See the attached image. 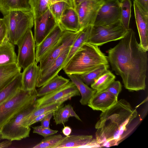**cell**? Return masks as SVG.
I'll return each mask as SVG.
<instances>
[{
  "mask_svg": "<svg viewBox=\"0 0 148 148\" xmlns=\"http://www.w3.org/2000/svg\"><path fill=\"white\" fill-rule=\"evenodd\" d=\"M121 40L108 51V62L115 73L121 77L126 89L145 90L148 69L147 51L138 43L131 28Z\"/></svg>",
  "mask_w": 148,
  "mask_h": 148,
  "instance_id": "1",
  "label": "cell"
},
{
  "mask_svg": "<svg viewBox=\"0 0 148 148\" xmlns=\"http://www.w3.org/2000/svg\"><path fill=\"white\" fill-rule=\"evenodd\" d=\"M136 110L124 99L102 112L95 127V138L101 147L118 145L140 122Z\"/></svg>",
  "mask_w": 148,
  "mask_h": 148,
  "instance_id": "2",
  "label": "cell"
},
{
  "mask_svg": "<svg viewBox=\"0 0 148 148\" xmlns=\"http://www.w3.org/2000/svg\"><path fill=\"white\" fill-rule=\"evenodd\" d=\"M107 57L98 46L86 43L74 54L63 69L67 75L88 72L103 64H108Z\"/></svg>",
  "mask_w": 148,
  "mask_h": 148,
  "instance_id": "3",
  "label": "cell"
},
{
  "mask_svg": "<svg viewBox=\"0 0 148 148\" xmlns=\"http://www.w3.org/2000/svg\"><path fill=\"white\" fill-rule=\"evenodd\" d=\"M3 17L7 23L9 39L14 45H18L34 25V19L32 11H12Z\"/></svg>",
  "mask_w": 148,
  "mask_h": 148,
  "instance_id": "4",
  "label": "cell"
},
{
  "mask_svg": "<svg viewBox=\"0 0 148 148\" xmlns=\"http://www.w3.org/2000/svg\"><path fill=\"white\" fill-rule=\"evenodd\" d=\"M36 108V101L15 114L0 129L3 139L19 140L29 137L31 128L23 122Z\"/></svg>",
  "mask_w": 148,
  "mask_h": 148,
  "instance_id": "5",
  "label": "cell"
},
{
  "mask_svg": "<svg viewBox=\"0 0 148 148\" xmlns=\"http://www.w3.org/2000/svg\"><path fill=\"white\" fill-rule=\"evenodd\" d=\"M37 91H29L22 89L0 104V129L15 114L34 103L37 99Z\"/></svg>",
  "mask_w": 148,
  "mask_h": 148,
  "instance_id": "6",
  "label": "cell"
},
{
  "mask_svg": "<svg viewBox=\"0 0 148 148\" xmlns=\"http://www.w3.org/2000/svg\"><path fill=\"white\" fill-rule=\"evenodd\" d=\"M127 31L120 20L107 25H93L86 43L101 46L110 42L121 40Z\"/></svg>",
  "mask_w": 148,
  "mask_h": 148,
  "instance_id": "7",
  "label": "cell"
},
{
  "mask_svg": "<svg viewBox=\"0 0 148 148\" xmlns=\"http://www.w3.org/2000/svg\"><path fill=\"white\" fill-rule=\"evenodd\" d=\"M79 31L74 32L64 30L58 42L40 60L38 65L40 71L47 68L63 51L70 48Z\"/></svg>",
  "mask_w": 148,
  "mask_h": 148,
  "instance_id": "8",
  "label": "cell"
},
{
  "mask_svg": "<svg viewBox=\"0 0 148 148\" xmlns=\"http://www.w3.org/2000/svg\"><path fill=\"white\" fill-rule=\"evenodd\" d=\"M17 45V64L24 70L36 62V43L31 29L27 31Z\"/></svg>",
  "mask_w": 148,
  "mask_h": 148,
  "instance_id": "9",
  "label": "cell"
},
{
  "mask_svg": "<svg viewBox=\"0 0 148 148\" xmlns=\"http://www.w3.org/2000/svg\"><path fill=\"white\" fill-rule=\"evenodd\" d=\"M105 0H87L74 8L79 17L80 29L93 25L98 11Z\"/></svg>",
  "mask_w": 148,
  "mask_h": 148,
  "instance_id": "10",
  "label": "cell"
},
{
  "mask_svg": "<svg viewBox=\"0 0 148 148\" xmlns=\"http://www.w3.org/2000/svg\"><path fill=\"white\" fill-rule=\"evenodd\" d=\"M121 13L119 0H106L99 9L93 25H104L115 23L120 20Z\"/></svg>",
  "mask_w": 148,
  "mask_h": 148,
  "instance_id": "11",
  "label": "cell"
},
{
  "mask_svg": "<svg viewBox=\"0 0 148 148\" xmlns=\"http://www.w3.org/2000/svg\"><path fill=\"white\" fill-rule=\"evenodd\" d=\"M34 19V38L36 46L58 24L49 9L42 14Z\"/></svg>",
  "mask_w": 148,
  "mask_h": 148,
  "instance_id": "12",
  "label": "cell"
},
{
  "mask_svg": "<svg viewBox=\"0 0 148 148\" xmlns=\"http://www.w3.org/2000/svg\"><path fill=\"white\" fill-rule=\"evenodd\" d=\"M80 93L75 84L71 81L55 91L37 99L36 108L60 100L70 96H79Z\"/></svg>",
  "mask_w": 148,
  "mask_h": 148,
  "instance_id": "13",
  "label": "cell"
},
{
  "mask_svg": "<svg viewBox=\"0 0 148 148\" xmlns=\"http://www.w3.org/2000/svg\"><path fill=\"white\" fill-rule=\"evenodd\" d=\"M101 147L92 135H71L63 137L53 148Z\"/></svg>",
  "mask_w": 148,
  "mask_h": 148,
  "instance_id": "14",
  "label": "cell"
},
{
  "mask_svg": "<svg viewBox=\"0 0 148 148\" xmlns=\"http://www.w3.org/2000/svg\"><path fill=\"white\" fill-rule=\"evenodd\" d=\"M134 7L136 23L140 39V44L145 51L148 50V12L135 1Z\"/></svg>",
  "mask_w": 148,
  "mask_h": 148,
  "instance_id": "15",
  "label": "cell"
},
{
  "mask_svg": "<svg viewBox=\"0 0 148 148\" xmlns=\"http://www.w3.org/2000/svg\"><path fill=\"white\" fill-rule=\"evenodd\" d=\"M70 48L63 51L47 68L40 71L36 87L40 88L57 74L63 68V64Z\"/></svg>",
  "mask_w": 148,
  "mask_h": 148,
  "instance_id": "16",
  "label": "cell"
},
{
  "mask_svg": "<svg viewBox=\"0 0 148 148\" xmlns=\"http://www.w3.org/2000/svg\"><path fill=\"white\" fill-rule=\"evenodd\" d=\"M64 30L57 25L40 43L36 46V62H39L42 57L58 42Z\"/></svg>",
  "mask_w": 148,
  "mask_h": 148,
  "instance_id": "17",
  "label": "cell"
},
{
  "mask_svg": "<svg viewBox=\"0 0 148 148\" xmlns=\"http://www.w3.org/2000/svg\"><path fill=\"white\" fill-rule=\"evenodd\" d=\"M118 97L106 90L96 92L87 104L93 110L104 112L114 105L118 101Z\"/></svg>",
  "mask_w": 148,
  "mask_h": 148,
  "instance_id": "18",
  "label": "cell"
},
{
  "mask_svg": "<svg viewBox=\"0 0 148 148\" xmlns=\"http://www.w3.org/2000/svg\"><path fill=\"white\" fill-rule=\"evenodd\" d=\"M40 69L36 62L24 69L22 73V89L26 91H37L36 85Z\"/></svg>",
  "mask_w": 148,
  "mask_h": 148,
  "instance_id": "19",
  "label": "cell"
},
{
  "mask_svg": "<svg viewBox=\"0 0 148 148\" xmlns=\"http://www.w3.org/2000/svg\"><path fill=\"white\" fill-rule=\"evenodd\" d=\"M58 25L64 30L77 32L81 30L78 15L73 7L66 9Z\"/></svg>",
  "mask_w": 148,
  "mask_h": 148,
  "instance_id": "20",
  "label": "cell"
},
{
  "mask_svg": "<svg viewBox=\"0 0 148 148\" xmlns=\"http://www.w3.org/2000/svg\"><path fill=\"white\" fill-rule=\"evenodd\" d=\"M17 61L15 45L10 42L7 36L0 44V65L17 63Z\"/></svg>",
  "mask_w": 148,
  "mask_h": 148,
  "instance_id": "21",
  "label": "cell"
},
{
  "mask_svg": "<svg viewBox=\"0 0 148 148\" xmlns=\"http://www.w3.org/2000/svg\"><path fill=\"white\" fill-rule=\"evenodd\" d=\"M21 70L17 63L0 65V91L21 73Z\"/></svg>",
  "mask_w": 148,
  "mask_h": 148,
  "instance_id": "22",
  "label": "cell"
},
{
  "mask_svg": "<svg viewBox=\"0 0 148 148\" xmlns=\"http://www.w3.org/2000/svg\"><path fill=\"white\" fill-rule=\"evenodd\" d=\"M32 11L29 0H0V12L3 15L13 11Z\"/></svg>",
  "mask_w": 148,
  "mask_h": 148,
  "instance_id": "23",
  "label": "cell"
},
{
  "mask_svg": "<svg viewBox=\"0 0 148 148\" xmlns=\"http://www.w3.org/2000/svg\"><path fill=\"white\" fill-rule=\"evenodd\" d=\"M67 75L76 87L81 95L79 101L81 104L83 105H87L90 99L96 91L84 83L78 75L71 74Z\"/></svg>",
  "mask_w": 148,
  "mask_h": 148,
  "instance_id": "24",
  "label": "cell"
},
{
  "mask_svg": "<svg viewBox=\"0 0 148 148\" xmlns=\"http://www.w3.org/2000/svg\"><path fill=\"white\" fill-rule=\"evenodd\" d=\"M70 81V79L57 75L37 90L38 97L51 93Z\"/></svg>",
  "mask_w": 148,
  "mask_h": 148,
  "instance_id": "25",
  "label": "cell"
},
{
  "mask_svg": "<svg viewBox=\"0 0 148 148\" xmlns=\"http://www.w3.org/2000/svg\"><path fill=\"white\" fill-rule=\"evenodd\" d=\"M53 119L56 125L62 124L64 126L66 123L69 121L70 117H74L80 121H82L74 110L71 105L70 104L64 106L62 104L53 113Z\"/></svg>",
  "mask_w": 148,
  "mask_h": 148,
  "instance_id": "26",
  "label": "cell"
},
{
  "mask_svg": "<svg viewBox=\"0 0 148 148\" xmlns=\"http://www.w3.org/2000/svg\"><path fill=\"white\" fill-rule=\"evenodd\" d=\"M73 97V96H70L57 102L36 108L24 120L23 125L25 127L28 126L29 123L37 116L49 111L55 110L65 101L71 99Z\"/></svg>",
  "mask_w": 148,
  "mask_h": 148,
  "instance_id": "27",
  "label": "cell"
},
{
  "mask_svg": "<svg viewBox=\"0 0 148 148\" xmlns=\"http://www.w3.org/2000/svg\"><path fill=\"white\" fill-rule=\"evenodd\" d=\"M92 25L87 26L80 30L77 37L74 40L69 51L65 61L63 67L74 54L86 43L90 34Z\"/></svg>",
  "mask_w": 148,
  "mask_h": 148,
  "instance_id": "28",
  "label": "cell"
},
{
  "mask_svg": "<svg viewBox=\"0 0 148 148\" xmlns=\"http://www.w3.org/2000/svg\"><path fill=\"white\" fill-rule=\"evenodd\" d=\"M22 73L21 72L0 91V104L22 89Z\"/></svg>",
  "mask_w": 148,
  "mask_h": 148,
  "instance_id": "29",
  "label": "cell"
},
{
  "mask_svg": "<svg viewBox=\"0 0 148 148\" xmlns=\"http://www.w3.org/2000/svg\"><path fill=\"white\" fill-rule=\"evenodd\" d=\"M115 76L108 70L95 80L91 85V87L96 92L106 90L115 81Z\"/></svg>",
  "mask_w": 148,
  "mask_h": 148,
  "instance_id": "30",
  "label": "cell"
},
{
  "mask_svg": "<svg viewBox=\"0 0 148 148\" xmlns=\"http://www.w3.org/2000/svg\"><path fill=\"white\" fill-rule=\"evenodd\" d=\"M109 66L108 64L102 65L88 72L78 75L86 85H91L95 80L108 70Z\"/></svg>",
  "mask_w": 148,
  "mask_h": 148,
  "instance_id": "31",
  "label": "cell"
},
{
  "mask_svg": "<svg viewBox=\"0 0 148 148\" xmlns=\"http://www.w3.org/2000/svg\"><path fill=\"white\" fill-rule=\"evenodd\" d=\"M121 8L120 21L124 28L128 30L131 17V8L132 6L130 0H121L120 1Z\"/></svg>",
  "mask_w": 148,
  "mask_h": 148,
  "instance_id": "32",
  "label": "cell"
},
{
  "mask_svg": "<svg viewBox=\"0 0 148 148\" xmlns=\"http://www.w3.org/2000/svg\"><path fill=\"white\" fill-rule=\"evenodd\" d=\"M34 18L45 12L49 6V0H29Z\"/></svg>",
  "mask_w": 148,
  "mask_h": 148,
  "instance_id": "33",
  "label": "cell"
},
{
  "mask_svg": "<svg viewBox=\"0 0 148 148\" xmlns=\"http://www.w3.org/2000/svg\"><path fill=\"white\" fill-rule=\"evenodd\" d=\"M70 7L71 6L69 4L63 1L56 2L49 6V9L57 24H59L64 10Z\"/></svg>",
  "mask_w": 148,
  "mask_h": 148,
  "instance_id": "34",
  "label": "cell"
},
{
  "mask_svg": "<svg viewBox=\"0 0 148 148\" xmlns=\"http://www.w3.org/2000/svg\"><path fill=\"white\" fill-rule=\"evenodd\" d=\"M61 134H52L48 136L42 140L40 143L32 147L33 148H53L63 138Z\"/></svg>",
  "mask_w": 148,
  "mask_h": 148,
  "instance_id": "35",
  "label": "cell"
},
{
  "mask_svg": "<svg viewBox=\"0 0 148 148\" xmlns=\"http://www.w3.org/2000/svg\"><path fill=\"white\" fill-rule=\"evenodd\" d=\"M33 133H36L42 136L44 138L48 136L57 133L58 131L54 130L50 128H45L40 125L33 127Z\"/></svg>",
  "mask_w": 148,
  "mask_h": 148,
  "instance_id": "36",
  "label": "cell"
},
{
  "mask_svg": "<svg viewBox=\"0 0 148 148\" xmlns=\"http://www.w3.org/2000/svg\"><path fill=\"white\" fill-rule=\"evenodd\" d=\"M8 26L6 21L3 17L0 18V44L8 36Z\"/></svg>",
  "mask_w": 148,
  "mask_h": 148,
  "instance_id": "37",
  "label": "cell"
},
{
  "mask_svg": "<svg viewBox=\"0 0 148 148\" xmlns=\"http://www.w3.org/2000/svg\"><path fill=\"white\" fill-rule=\"evenodd\" d=\"M106 90L118 97L122 90V85L119 81H114Z\"/></svg>",
  "mask_w": 148,
  "mask_h": 148,
  "instance_id": "38",
  "label": "cell"
},
{
  "mask_svg": "<svg viewBox=\"0 0 148 148\" xmlns=\"http://www.w3.org/2000/svg\"><path fill=\"white\" fill-rule=\"evenodd\" d=\"M54 111L49 114L40 121V126L41 127L45 128H50V121L53 116V113Z\"/></svg>",
  "mask_w": 148,
  "mask_h": 148,
  "instance_id": "39",
  "label": "cell"
},
{
  "mask_svg": "<svg viewBox=\"0 0 148 148\" xmlns=\"http://www.w3.org/2000/svg\"><path fill=\"white\" fill-rule=\"evenodd\" d=\"M54 111H49L38 115L34 118L31 121V122L29 124L28 126L30 127L31 125L35 123H37V122L39 121H40L49 114Z\"/></svg>",
  "mask_w": 148,
  "mask_h": 148,
  "instance_id": "40",
  "label": "cell"
},
{
  "mask_svg": "<svg viewBox=\"0 0 148 148\" xmlns=\"http://www.w3.org/2000/svg\"><path fill=\"white\" fill-rule=\"evenodd\" d=\"M146 11L148 12V0H134Z\"/></svg>",
  "mask_w": 148,
  "mask_h": 148,
  "instance_id": "41",
  "label": "cell"
},
{
  "mask_svg": "<svg viewBox=\"0 0 148 148\" xmlns=\"http://www.w3.org/2000/svg\"><path fill=\"white\" fill-rule=\"evenodd\" d=\"M72 131L71 128L69 126H64V127L62 130V133L66 136L70 135Z\"/></svg>",
  "mask_w": 148,
  "mask_h": 148,
  "instance_id": "42",
  "label": "cell"
},
{
  "mask_svg": "<svg viewBox=\"0 0 148 148\" xmlns=\"http://www.w3.org/2000/svg\"><path fill=\"white\" fill-rule=\"evenodd\" d=\"M12 144V141L6 140L0 143V148H6L9 147Z\"/></svg>",
  "mask_w": 148,
  "mask_h": 148,
  "instance_id": "43",
  "label": "cell"
},
{
  "mask_svg": "<svg viewBox=\"0 0 148 148\" xmlns=\"http://www.w3.org/2000/svg\"><path fill=\"white\" fill-rule=\"evenodd\" d=\"M86 0H72L73 8H75L81 3Z\"/></svg>",
  "mask_w": 148,
  "mask_h": 148,
  "instance_id": "44",
  "label": "cell"
},
{
  "mask_svg": "<svg viewBox=\"0 0 148 148\" xmlns=\"http://www.w3.org/2000/svg\"><path fill=\"white\" fill-rule=\"evenodd\" d=\"M2 139L3 140L2 135L0 133V141L2 140Z\"/></svg>",
  "mask_w": 148,
  "mask_h": 148,
  "instance_id": "45",
  "label": "cell"
}]
</instances>
